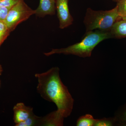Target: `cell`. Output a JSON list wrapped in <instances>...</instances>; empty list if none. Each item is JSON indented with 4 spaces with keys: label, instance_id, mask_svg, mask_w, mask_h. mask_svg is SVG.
I'll return each instance as SVG.
<instances>
[{
    "label": "cell",
    "instance_id": "obj_1",
    "mask_svg": "<svg viewBox=\"0 0 126 126\" xmlns=\"http://www.w3.org/2000/svg\"><path fill=\"white\" fill-rule=\"evenodd\" d=\"M35 77L38 80L37 92L46 101L52 102L57 106V110L65 118L72 113L74 99L67 87L63 83L60 75V69L54 67Z\"/></svg>",
    "mask_w": 126,
    "mask_h": 126
},
{
    "label": "cell",
    "instance_id": "obj_2",
    "mask_svg": "<svg viewBox=\"0 0 126 126\" xmlns=\"http://www.w3.org/2000/svg\"><path fill=\"white\" fill-rule=\"evenodd\" d=\"M113 38L110 32L99 30L87 32L82 40L78 43L66 48L53 49L50 52L44 53L48 56L55 54L73 55L82 58L90 57L94 48L100 42Z\"/></svg>",
    "mask_w": 126,
    "mask_h": 126
},
{
    "label": "cell",
    "instance_id": "obj_3",
    "mask_svg": "<svg viewBox=\"0 0 126 126\" xmlns=\"http://www.w3.org/2000/svg\"><path fill=\"white\" fill-rule=\"evenodd\" d=\"M117 6L108 11H94L87 9L84 23L87 32L95 30L110 32L114 23L119 20Z\"/></svg>",
    "mask_w": 126,
    "mask_h": 126
},
{
    "label": "cell",
    "instance_id": "obj_4",
    "mask_svg": "<svg viewBox=\"0 0 126 126\" xmlns=\"http://www.w3.org/2000/svg\"><path fill=\"white\" fill-rule=\"evenodd\" d=\"M34 14L35 10L28 7L22 0L11 7L4 21L10 31Z\"/></svg>",
    "mask_w": 126,
    "mask_h": 126
},
{
    "label": "cell",
    "instance_id": "obj_5",
    "mask_svg": "<svg viewBox=\"0 0 126 126\" xmlns=\"http://www.w3.org/2000/svg\"><path fill=\"white\" fill-rule=\"evenodd\" d=\"M56 5L59 27L63 29L72 25L73 19L69 10L68 0H56Z\"/></svg>",
    "mask_w": 126,
    "mask_h": 126
},
{
    "label": "cell",
    "instance_id": "obj_6",
    "mask_svg": "<svg viewBox=\"0 0 126 126\" xmlns=\"http://www.w3.org/2000/svg\"><path fill=\"white\" fill-rule=\"evenodd\" d=\"M13 111L15 124L24 121L34 114L33 108L26 106L22 102L18 103L15 105Z\"/></svg>",
    "mask_w": 126,
    "mask_h": 126
},
{
    "label": "cell",
    "instance_id": "obj_7",
    "mask_svg": "<svg viewBox=\"0 0 126 126\" xmlns=\"http://www.w3.org/2000/svg\"><path fill=\"white\" fill-rule=\"evenodd\" d=\"M64 118L58 110L53 111L41 117L38 126H63Z\"/></svg>",
    "mask_w": 126,
    "mask_h": 126
},
{
    "label": "cell",
    "instance_id": "obj_8",
    "mask_svg": "<svg viewBox=\"0 0 126 126\" xmlns=\"http://www.w3.org/2000/svg\"><path fill=\"white\" fill-rule=\"evenodd\" d=\"M55 0H40L38 8L35 10V15L39 17L55 14Z\"/></svg>",
    "mask_w": 126,
    "mask_h": 126
},
{
    "label": "cell",
    "instance_id": "obj_9",
    "mask_svg": "<svg viewBox=\"0 0 126 126\" xmlns=\"http://www.w3.org/2000/svg\"><path fill=\"white\" fill-rule=\"evenodd\" d=\"M110 32L113 38H126V20L117 21L113 25Z\"/></svg>",
    "mask_w": 126,
    "mask_h": 126
},
{
    "label": "cell",
    "instance_id": "obj_10",
    "mask_svg": "<svg viewBox=\"0 0 126 126\" xmlns=\"http://www.w3.org/2000/svg\"><path fill=\"white\" fill-rule=\"evenodd\" d=\"M95 119L93 116L87 114L79 118L77 122V126H94Z\"/></svg>",
    "mask_w": 126,
    "mask_h": 126
},
{
    "label": "cell",
    "instance_id": "obj_11",
    "mask_svg": "<svg viewBox=\"0 0 126 126\" xmlns=\"http://www.w3.org/2000/svg\"><path fill=\"white\" fill-rule=\"evenodd\" d=\"M41 117L33 114L26 120L18 124L16 126H38Z\"/></svg>",
    "mask_w": 126,
    "mask_h": 126
},
{
    "label": "cell",
    "instance_id": "obj_12",
    "mask_svg": "<svg viewBox=\"0 0 126 126\" xmlns=\"http://www.w3.org/2000/svg\"><path fill=\"white\" fill-rule=\"evenodd\" d=\"M116 119L110 118L95 119L94 126H113Z\"/></svg>",
    "mask_w": 126,
    "mask_h": 126
},
{
    "label": "cell",
    "instance_id": "obj_13",
    "mask_svg": "<svg viewBox=\"0 0 126 126\" xmlns=\"http://www.w3.org/2000/svg\"><path fill=\"white\" fill-rule=\"evenodd\" d=\"M117 6L119 16V20H120L122 16H126V0H119Z\"/></svg>",
    "mask_w": 126,
    "mask_h": 126
},
{
    "label": "cell",
    "instance_id": "obj_14",
    "mask_svg": "<svg viewBox=\"0 0 126 126\" xmlns=\"http://www.w3.org/2000/svg\"><path fill=\"white\" fill-rule=\"evenodd\" d=\"M9 31L4 21L0 20V39L4 40Z\"/></svg>",
    "mask_w": 126,
    "mask_h": 126
},
{
    "label": "cell",
    "instance_id": "obj_15",
    "mask_svg": "<svg viewBox=\"0 0 126 126\" xmlns=\"http://www.w3.org/2000/svg\"><path fill=\"white\" fill-rule=\"evenodd\" d=\"M22 0H0V7H12Z\"/></svg>",
    "mask_w": 126,
    "mask_h": 126
},
{
    "label": "cell",
    "instance_id": "obj_16",
    "mask_svg": "<svg viewBox=\"0 0 126 126\" xmlns=\"http://www.w3.org/2000/svg\"><path fill=\"white\" fill-rule=\"evenodd\" d=\"M12 7H0V20L4 21Z\"/></svg>",
    "mask_w": 126,
    "mask_h": 126
},
{
    "label": "cell",
    "instance_id": "obj_17",
    "mask_svg": "<svg viewBox=\"0 0 126 126\" xmlns=\"http://www.w3.org/2000/svg\"><path fill=\"white\" fill-rule=\"evenodd\" d=\"M119 120L122 124L126 125V109L121 115Z\"/></svg>",
    "mask_w": 126,
    "mask_h": 126
},
{
    "label": "cell",
    "instance_id": "obj_18",
    "mask_svg": "<svg viewBox=\"0 0 126 126\" xmlns=\"http://www.w3.org/2000/svg\"><path fill=\"white\" fill-rule=\"evenodd\" d=\"M2 71H3V70H2V66L0 64V75H1L2 74Z\"/></svg>",
    "mask_w": 126,
    "mask_h": 126
},
{
    "label": "cell",
    "instance_id": "obj_19",
    "mask_svg": "<svg viewBox=\"0 0 126 126\" xmlns=\"http://www.w3.org/2000/svg\"><path fill=\"white\" fill-rule=\"evenodd\" d=\"M121 19L126 20V16H122V17H121Z\"/></svg>",
    "mask_w": 126,
    "mask_h": 126
},
{
    "label": "cell",
    "instance_id": "obj_20",
    "mask_svg": "<svg viewBox=\"0 0 126 126\" xmlns=\"http://www.w3.org/2000/svg\"><path fill=\"white\" fill-rule=\"evenodd\" d=\"M4 40V39H0V45L1 44V43H2V42H3V40Z\"/></svg>",
    "mask_w": 126,
    "mask_h": 126
},
{
    "label": "cell",
    "instance_id": "obj_21",
    "mask_svg": "<svg viewBox=\"0 0 126 126\" xmlns=\"http://www.w3.org/2000/svg\"><path fill=\"white\" fill-rule=\"evenodd\" d=\"M113 0L115 1H117V2L119 0Z\"/></svg>",
    "mask_w": 126,
    "mask_h": 126
},
{
    "label": "cell",
    "instance_id": "obj_22",
    "mask_svg": "<svg viewBox=\"0 0 126 126\" xmlns=\"http://www.w3.org/2000/svg\"></svg>",
    "mask_w": 126,
    "mask_h": 126
}]
</instances>
